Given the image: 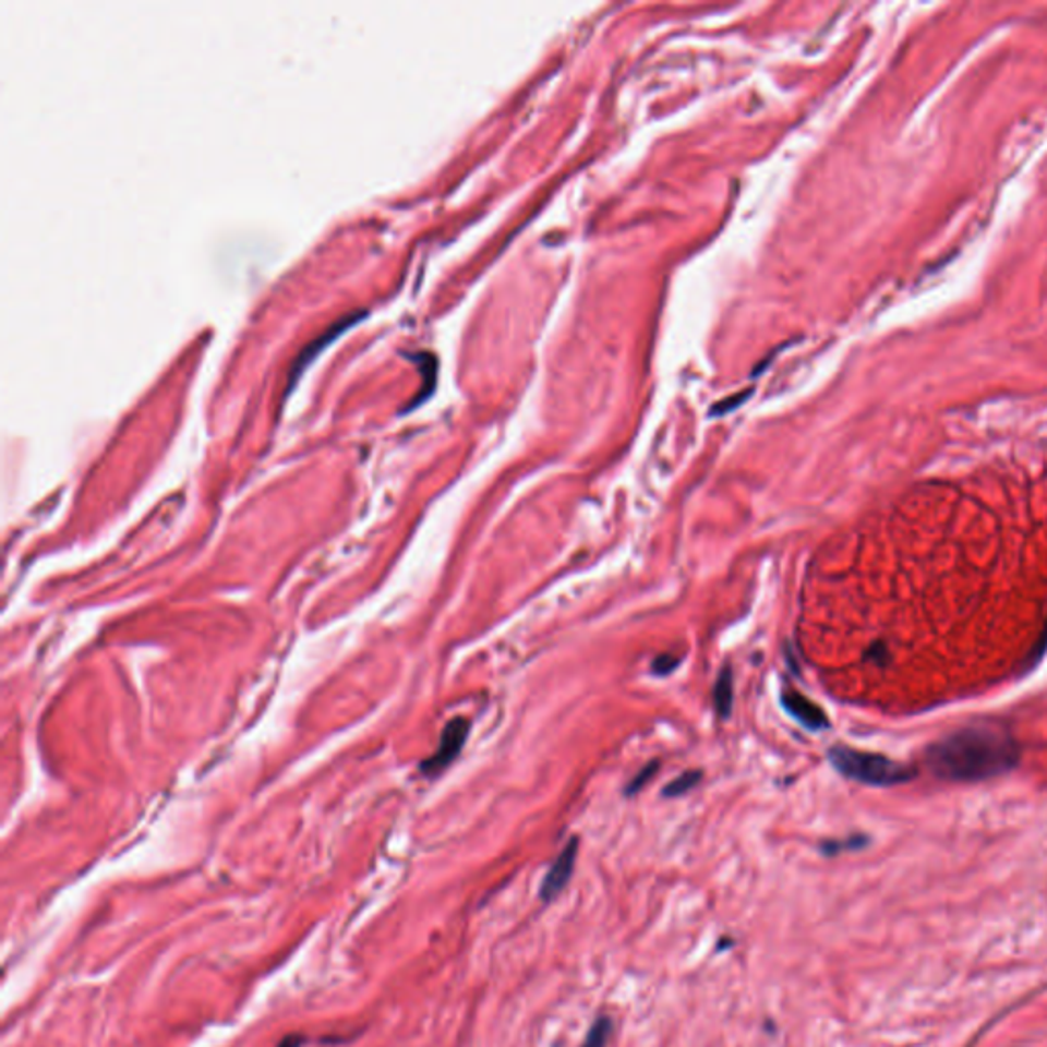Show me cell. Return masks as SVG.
Masks as SVG:
<instances>
[{
  "instance_id": "obj_1",
  "label": "cell",
  "mask_w": 1047,
  "mask_h": 1047,
  "mask_svg": "<svg viewBox=\"0 0 1047 1047\" xmlns=\"http://www.w3.org/2000/svg\"><path fill=\"white\" fill-rule=\"evenodd\" d=\"M1021 761V747L998 724H970L931 743L925 763L935 778L955 784H976L1013 771Z\"/></svg>"
},
{
  "instance_id": "obj_2",
  "label": "cell",
  "mask_w": 1047,
  "mask_h": 1047,
  "mask_svg": "<svg viewBox=\"0 0 1047 1047\" xmlns=\"http://www.w3.org/2000/svg\"><path fill=\"white\" fill-rule=\"evenodd\" d=\"M829 761L841 775L859 784L874 787H892L913 782L916 778V768L894 761L880 753L859 751L845 745H837L829 749Z\"/></svg>"
},
{
  "instance_id": "obj_3",
  "label": "cell",
  "mask_w": 1047,
  "mask_h": 1047,
  "mask_svg": "<svg viewBox=\"0 0 1047 1047\" xmlns=\"http://www.w3.org/2000/svg\"><path fill=\"white\" fill-rule=\"evenodd\" d=\"M579 853V839L571 837L569 843L563 847V851L556 855L555 862L549 867L544 880L540 883V900L542 902H553V900L567 888L571 880L575 862Z\"/></svg>"
},
{
  "instance_id": "obj_4",
  "label": "cell",
  "mask_w": 1047,
  "mask_h": 1047,
  "mask_svg": "<svg viewBox=\"0 0 1047 1047\" xmlns=\"http://www.w3.org/2000/svg\"><path fill=\"white\" fill-rule=\"evenodd\" d=\"M469 720L465 719H455L450 720L442 733L441 749L436 751L434 757H430L422 766V771L428 773V775H436L438 771H442L444 768H448L455 757H457L467 736H469Z\"/></svg>"
},
{
  "instance_id": "obj_5",
  "label": "cell",
  "mask_w": 1047,
  "mask_h": 1047,
  "mask_svg": "<svg viewBox=\"0 0 1047 1047\" xmlns=\"http://www.w3.org/2000/svg\"><path fill=\"white\" fill-rule=\"evenodd\" d=\"M782 706L792 719L798 720L802 726L808 729V731L829 729V719H827L825 710L813 700L804 698L801 691H796V689H784L782 691Z\"/></svg>"
},
{
  "instance_id": "obj_6",
  "label": "cell",
  "mask_w": 1047,
  "mask_h": 1047,
  "mask_svg": "<svg viewBox=\"0 0 1047 1047\" xmlns=\"http://www.w3.org/2000/svg\"><path fill=\"white\" fill-rule=\"evenodd\" d=\"M714 710L719 719H729L733 712V700H735V689H733V667L726 663L719 673V679L714 684Z\"/></svg>"
},
{
  "instance_id": "obj_7",
  "label": "cell",
  "mask_w": 1047,
  "mask_h": 1047,
  "mask_svg": "<svg viewBox=\"0 0 1047 1047\" xmlns=\"http://www.w3.org/2000/svg\"><path fill=\"white\" fill-rule=\"evenodd\" d=\"M612 1031H614V1025H612V1019L610 1016H598L591 1027H589L588 1035H586V1042L581 1047H605L610 1037H612Z\"/></svg>"
},
{
  "instance_id": "obj_8",
  "label": "cell",
  "mask_w": 1047,
  "mask_h": 1047,
  "mask_svg": "<svg viewBox=\"0 0 1047 1047\" xmlns=\"http://www.w3.org/2000/svg\"><path fill=\"white\" fill-rule=\"evenodd\" d=\"M702 780V771L700 769H691V771H686L682 773L679 778H675L671 784L663 787V796L665 798H677V796H684L687 794L691 787L700 784Z\"/></svg>"
},
{
  "instance_id": "obj_9",
  "label": "cell",
  "mask_w": 1047,
  "mask_h": 1047,
  "mask_svg": "<svg viewBox=\"0 0 1047 1047\" xmlns=\"http://www.w3.org/2000/svg\"><path fill=\"white\" fill-rule=\"evenodd\" d=\"M659 768H661L659 761H651L649 766H645V768L640 769L637 775L630 780V784L624 787V794H626V796H635V794H638L645 785L653 780V775L659 771Z\"/></svg>"
},
{
  "instance_id": "obj_10",
  "label": "cell",
  "mask_w": 1047,
  "mask_h": 1047,
  "mask_svg": "<svg viewBox=\"0 0 1047 1047\" xmlns=\"http://www.w3.org/2000/svg\"><path fill=\"white\" fill-rule=\"evenodd\" d=\"M864 845H867L866 837L857 834V837H850V839H845V841H825V843L820 845V851H822L825 855H837V853H841V851L862 850Z\"/></svg>"
},
{
  "instance_id": "obj_11",
  "label": "cell",
  "mask_w": 1047,
  "mask_h": 1047,
  "mask_svg": "<svg viewBox=\"0 0 1047 1047\" xmlns=\"http://www.w3.org/2000/svg\"><path fill=\"white\" fill-rule=\"evenodd\" d=\"M679 663H682V661H679V657H675V654H659V657H654L653 673L654 675H670V673H673V671L679 667Z\"/></svg>"
},
{
  "instance_id": "obj_12",
  "label": "cell",
  "mask_w": 1047,
  "mask_h": 1047,
  "mask_svg": "<svg viewBox=\"0 0 1047 1047\" xmlns=\"http://www.w3.org/2000/svg\"><path fill=\"white\" fill-rule=\"evenodd\" d=\"M305 1042H308V1037H303V1035L294 1033V1035H287V1037H285V1039H282L277 1047H301L303 1044H305Z\"/></svg>"
}]
</instances>
